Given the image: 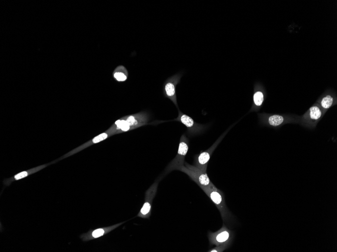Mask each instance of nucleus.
<instances>
[{
	"instance_id": "1",
	"label": "nucleus",
	"mask_w": 337,
	"mask_h": 252,
	"mask_svg": "<svg viewBox=\"0 0 337 252\" xmlns=\"http://www.w3.org/2000/svg\"><path fill=\"white\" fill-rule=\"evenodd\" d=\"M199 187L216 205L220 213L224 224L228 226H232L236 220L226 205V197L222 192L216 186L212 188L202 186Z\"/></svg>"
},
{
	"instance_id": "2",
	"label": "nucleus",
	"mask_w": 337,
	"mask_h": 252,
	"mask_svg": "<svg viewBox=\"0 0 337 252\" xmlns=\"http://www.w3.org/2000/svg\"><path fill=\"white\" fill-rule=\"evenodd\" d=\"M190 141L186 135L181 137L177 155L166 166L164 175L175 170L180 171L185 165V158L189 150Z\"/></svg>"
},
{
	"instance_id": "3",
	"label": "nucleus",
	"mask_w": 337,
	"mask_h": 252,
	"mask_svg": "<svg viewBox=\"0 0 337 252\" xmlns=\"http://www.w3.org/2000/svg\"><path fill=\"white\" fill-rule=\"evenodd\" d=\"M180 171L188 175L198 186L209 188H212L215 186L210 180L206 172L186 162L184 166Z\"/></svg>"
},
{
	"instance_id": "4",
	"label": "nucleus",
	"mask_w": 337,
	"mask_h": 252,
	"mask_svg": "<svg viewBox=\"0 0 337 252\" xmlns=\"http://www.w3.org/2000/svg\"><path fill=\"white\" fill-rule=\"evenodd\" d=\"M173 121H178L187 128V133L190 137H195L204 134L208 128V125L200 124L193 118L178 109V116Z\"/></svg>"
},
{
	"instance_id": "5",
	"label": "nucleus",
	"mask_w": 337,
	"mask_h": 252,
	"mask_svg": "<svg viewBox=\"0 0 337 252\" xmlns=\"http://www.w3.org/2000/svg\"><path fill=\"white\" fill-rule=\"evenodd\" d=\"M234 238V232L227 226L223 224L220 229L216 232H210L208 238L212 245L218 246L222 244L232 245Z\"/></svg>"
},
{
	"instance_id": "6",
	"label": "nucleus",
	"mask_w": 337,
	"mask_h": 252,
	"mask_svg": "<svg viewBox=\"0 0 337 252\" xmlns=\"http://www.w3.org/2000/svg\"><path fill=\"white\" fill-rule=\"evenodd\" d=\"M182 73H180L168 78L163 85V94L164 97L170 99L179 109L177 100L176 88L180 83L183 76Z\"/></svg>"
},
{
	"instance_id": "7",
	"label": "nucleus",
	"mask_w": 337,
	"mask_h": 252,
	"mask_svg": "<svg viewBox=\"0 0 337 252\" xmlns=\"http://www.w3.org/2000/svg\"><path fill=\"white\" fill-rule=\"evenodd\" d=\"M228 131L224 133L209 149L194 156V166L206 172L208 163L212 153Z\"/></svg>"
},
{
	"instance_id": "8",
	"label": "nucleus",
	"mask_w": 337,
	"mask_h": 252,
	"mask_svg": "<svg viewBox=\"0 0 337 252\" xmlns=\"http://www.w3.org/2000/svg\"><path fill=\"white\" fill-rule=\"evenodd\" d=\"M158 184V181L154 182L146 191L145 202L138 215V217L148 219L150 216L152 203L157 193Z\"/></svg>"
},
{
	"instance_id": "9",
	"label": "nucleus",
	"mask_w": 337,
	"mask_h": 252,
	"mask_svg": "<svg viewBox=\"0 0 337 252\" xmlns=\"http://www.w3.org/2000/svg\"><path fill=\"white\" fill-rule=\"evenodd\" d=\"M124 117L130 124L132 130H134L148 124L150 115L147 111H142L125 116Z\"/></svg>"
},
{
	"instance_id": "10",
	"label": "nucleus",
	"mask_w": 337,
	"mask_h": 252,
	"mask_svg": "<svg viewBox=\"0 0 337 252\" xmlns=\"http://www.w3.org/2000/svg\"><path fill=\"white\" fill-rule=\"evenodd\" d=\"M322 110L319 106H312L308 110V114L304 116L302 124L306 127L314 128L322 117Z\"/></svg>"
},
{
	"instance_id": "11",
	"label": "nucleus",
	"mask_w": 337,
	"mask_h": 252,
	"mask_svg": "<svg viewBox=\"0 0 337 252\" xmlns=\"http://www.w3.org/2000/svg\"><path fill=\"white\" fill-rule=\"evenodd\" d=\"M260 123L263 125L271 127H279L286 123H290L288 118L283 115L274 114L266 116L264 115H259Z\"/></svg>"
},
{
	"instance_id": "12",
	"label": "nucleus",
	"mask_w": 337,
	"mask_h": 252,
	"mask_svg": "<svg viewBox=\"0 0 337 252\" xmlns=\"http://www.w3.org/2000/svg\"><path fill=\"white\" fill-rule=\"evenodd\" d=\"M122 224H123V223L104 228L98 229L92 231H90L87 233L83 234L80 238L84 241L97 239L115 230Z\"/></svg>"
},
{
	"instance_id": "13",
	"label": "nucleus",
	"mask_w": 337,
	"mask_h": 252,
	"mask_svg": "<svg viewBox=\"0 0 337 252\" xmlns=\"http://www.w3.org/2000/svg\"><path fill=\"white\" fill-rule=\"evenodd\" d=\"M112 136V135L107 131L105 133L99 135L97 137L94 138L92 140H90V141L77 148L76 150L73 151L74 153H76L78 152L81 151L93 144L100 143Z\"/></svg>"
},
{
	"instance_id": "14",
	"label": "nucleus",
	"mask_w": 337,
	"mask_h": 252,
	"mask_svg": "<svg viewBox=\"0 0 337 252\" xmlns=\"http://www.w3.org/2000/svg\"><path fill=\"white\" fill-rule=\"evenodd\" d=\"M264 99L263 92L256 87L253 95V106L250 111H258L262 105Z\"/></svg>"
},
{
	"instance_id": "15",
	"label": "nucleus",
	"mask_w": 337,
	"mask_h": 252,
	"mask_svg": "<svg viewBox=\"0 0 337 252\" xmlns=\"http://www.w3.org/2000/svg\"><path fill=\"white\" fill-rule=\"evenodd\" d=\"M114 79L118 82H126L128 77V72L124 66H119L114 72Z\"/></svg>"
},
{
	"instance_id": "16",
	"label": "nucleus",
	"mask_w": 337,
	"mask_h": 252,
	"mask_svg": "<svg viewBox=\"0 0 337 252\" xmlns=\"http://www.w3.org/2000/svg\"><path fill=\"white\" fill-rule=\"evenodd\" d=\"M334 102V97L330 95H327L322 99L320 105L324 110L326 111L333 105Z\"/></svg>"
},
{
	"instance_id": "17",
	"label": "nucleus",
	"mask_w": 337,
	"mask_h": 252,
	"mask_svg": "<svg viewBox=\"0 0 337 252\" xmlns=\"http://www.w3.org/2000/svg\"><path fill=\"white\" fill-rule=\"evenodd\" d=\"M45 166H46L45 165L39 166V167H38L36 168H34V169H32L30 170L21 172V173L17 174L16 176H15L14 177V179L16 180L22 179L28 176L29 174H31L32 173H35V172H36L38 171H40V170L42 169L43 168H44Z\"/></svg>"
},
{
	"instance_id": "18",
	"label": "nucleus",
	"mask_w": 337,
	"mask_h": 252,
	"mask_svg": "<svg viewBox=\"0 0 337 252\" xmlns=\"http://www.w3.org/2000/svg\"><path fill=\"white\" fill-rule=\"evenodd\" d=\"M232 245L230 244H222L216 246L215 247L209 250L208 252H222L229 249Z\"/></svg>"
}]
</instances>
